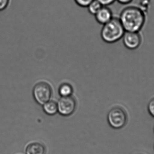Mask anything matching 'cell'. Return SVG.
<instances>
[{
    "mask_svg": "<svg viewBox=\"0 0 154 154\" xmlns=\"http://www.w3.org/2000/svg\"><path fill=\"white\" fill-rule=\"evenodd\" d=\"M122 38L125 47L131 50L138 48L142 43V37L139 32L125 31Z\"/></svg>",
    "mask_w": 154,
    "mask_h": 154,
    "instance_id": "8992f818",
    "label": "cell"
},
{
    "mask_svg": "<svg viewBox=\"0 0 154 154\" xmlns=\"http://www.w3.org/2000/svg\"><path fill=\"white\" fill-rule=\"evenodd\" d=\"M94 16L97 22L102 25L108 22L114 17L112 11L107 6H102Z\"/></svg>",
    "mask_w": 154,
    "mask_h": 154,
    "instance_id": "52a82bcc",
    "label": "cell"
},
{
    "mask_svg": "<svg viewBox=\"0 0 154 154\" xmlns=\"http://www.w3.org/2000/svg\"></svg>",
    "mask_w": 154,
    "mask_h": 154,
    "instance_id": "d6986e66",
    "label": "cell"
},
{
    "mask_svg": "<svg viewBox=\"0 0 154 154\" xmlns=\"http://www.w3.org/2000/svg\"><path fill=\"white\" fill-rule=\"evenodd\" d=\"M45 147L40 143H32L28 146L26 149V154H44Z\"/></svg>",
    "mask_w": 154,
    "mask_h": 154,
    "instance_id": "ba28073f",
    "label": "cell"
},
{
    "mask_svg": "<svg viewBox=\"0 0 154 154\" xmlns=\"http://www.w3.org/2000/svg\"><path fill=\"white\" fill-rule=\"evenodd\" d=\"M93 1V0H74L75 3L78 6L82 8H87V6Z\"/></svg>",
    "mask_w": 154,
    "mask_h": 154,
    "instance_id": "7c38bea8",
    "label": "cell"
},
{
    "mask_svg": "<svg viewBox=\"0 0 154 154\" xmlns=\"http://www.w3.org/2000/svg\"><path fill=\"white\" fill-rule=\"evenodd\" d=\"M109 125L115 129H120L124 127L127 121V115L124 109L119 107L111 109L107 116Z\"/></svg>",
    "mask_w": 154,
    "mask_h": 154,
    "instance_id": "277c9868",
    "label": "cell"
},
{
    "mask_svg": "<svg viewBox=\"0 0 154 154\" xmlns=\"http://www.w3.org/2000/svg\"><path fill=\"white\" fill-rule=\"evenodd\" d=\"M10 0H0V11L5 10L8 6Z\"/></svg>",
    "mask_w": 154,
    "mask_h": 154,
    "instance_id": "2e32d148",
    "label": "cell"
},
{
    "mask_svg": "<svg viewBox=\"0 0 154 154\" xmlns=\"http://www.w3.org/2000/svg\"><path fill=\"white\" fill-rule=\"evenodd\" d=\"M42 106L44 112L49 116H54L58 113L57 103L54 100H51Z\"/></svg>",
    "mask_w": 154,
    "mask_h": 154,
    "instance_id": "9c48e42d",
    "label": "cell"
},
{
    "mask_svg": "<svg viewBox=\"0 0 154 154\" xmlns=\"http://www.w3.org/2000/svg\"><path fill=\"white\" fill-rule=\"evenodd\" d=\"M147 109L149 114L154 118V97L152 98L148 103Z\"/></svg>",
    "mask_w": 154,
    "mask_h": 154,
    "instance_id": "4fadbf2b",
    "label": "cell"
},
{
    "mask_svg": "<svg viewBox=\"0 0 154 154\" xmlns=\"http://www.w3.org/2000/svg\"><path fill=\"white\" fill-rule=\"evenodd\" d=\"M103 5L97 1L93 0L87 6L89 13L91 15H95L98 11L101 9Z\"/></svg>",
    "mask_w": 154,
    "mask_h": 154,
    "instance_id": "8fae6325",
    "label": "cell"
},
{
    "mask_svg": "<svg viewBox=\"0 0 154 154\" xmlns=\"http://www.w3.org/2000/svg\"><path fill=\"white\" fill-rule=\"evenodd\" d=\"M103 6H109L114 4L116 0H97Z\"/></svg>",
    "mask_w": 154,
    "mask_h": 154,
    "instance_id": "9a60e30c",
    "label": "cell"
},
{
    "mask_svg": "<svg viewBox=\"0 0 154 154\" xmlns=\"http://www.w3.org/2000/svg\"><path fill=\"white\" fill-rule=\"evenodd\" d=\"M57 103L58 112L61 116H68L75 112L77 107V102L72 96L61 97Z\"/></svg>",
    "mask_w": 154,
    "mask_h": 154,
    "instance_id": "5b68a950",
    "label": "cell"
},
{
    "mask_svg": "<svg viewBox=\"0 0 154 154\" xmlns=\"http://www.w3.org/2000/svg\"><path fill=\"white\" fill-rule=\"evenodd\" d=\"M119 18L126 32H139L145 24L146 14L138 6L130 5L122 10Z\"/></svg>",
    "mask_w": 154,
    "mask_h": 154,
    "instance_id": "6da1fadb",
    "label": "cell"
},
{
    "mask_svg": "<svg viewBox=\"0 0 154 154\" xmlns=\"http://www.w3.org/2000/svg\"><path fill=\"white\" fill-rule=\"evenodd\" d=\"M134 0H116V1L118 2L119 4H121L122 5H128L129 4L131 3V2H133Z\"/></svg>",
    "mask_w": 154,
    "mask_h": 154,
    "instance_id": "e0dca14e",
    "label": "cell"
},
{
    "mask_svg": "<svg viewBox=\"0 0 154 154\" xmlns=\"http://www.w3.org/2000/svg\"><path fill=\"white\" fill-rule=\"evenodd\" d=\"M32 94L35 101L39 105H43L51 99L53 90L48 82H40L34 86Z\"/></svg>",
    "mask_w": 154,
    "mask_h": 154,
    "instance_id": "3957f363",
    "label": "cell"
},
{
    "mask_svg": "<svg viewBox=\"0 0 154 154\" xmlns=\"http://www.w3.org/2000/svg\"></svg>",
    "mask_w": 154,
    "mask_h": 154,
    "instance_id": "ac0fdd59",
    "label": "cell"
},
{
    "mask_svg": "<svg viewBox=\"0 0 154 154\" xmlns=\"http://www.w3.org/2000/svg\"><path fill=\"white\" fill-rule=\"evenodd\" d=\"M125 32L119 18L113 17L109 21L103 25L100 35L105 42L113 43L122 38Z\"/></svg>",
    "mask_w": 154,
    "mask_h": 154,
    "instance_id": "7a4b0ae2",
    "label": "cell"
},
{
    "mask_svg": "<svg viewBox=\"0 0 154 154\" xmlns=\"http://www.w3.org/2000/svg\"><path fill=\"white\" fill-rule=\"evenodd\" d=\"M74 90L71 84L68 83H63L60 86L58 92L61 97L72 96Z\"/></svg>",
    "mask_w": 154,
    "mask_h": 154,
    "instance_id": "30bf717a",
    "label": "cell"
},
{
    "mask_svg": "<svg viewBox=\"0 0 154 154\" xmlns=\"http://www.w3.org/2000/svg\"><path fill=\"white\" fill-rule=\"evenodd\" d=\"M150 2V0H141L140 5L138 7L146 13L147 11Z\"/></svg>",
    "mask_w": 154,
    "mask_h": 154,
    "instance_id": "5bb4252c",
    "label": "cell"
}]
</instances>
